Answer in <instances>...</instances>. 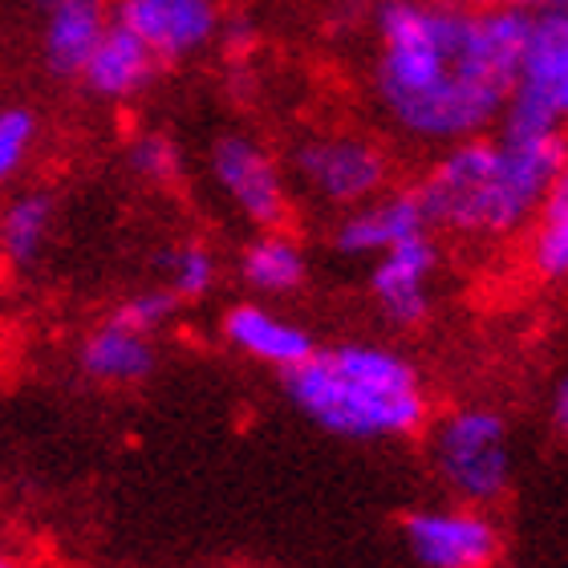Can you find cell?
Listing matches in <instances>:
<instances>
[{
    "label": "cell",
    "mask_w": 568,
    "mask_h": 568,
    "mask_svg": "<svg viewBox=\"0 0 568 568\" xmlns=\"http://www.w3.org/2000/svg\"><path fill=\"white\" fill-rule=\"evenodd\" d=\"M45 65L58 78H78L110 24L106 0H45Z\"/></svg>",
    "instance_id": "cell-13"
},
{
    "label": "cell",
    "mask_w": 568,
    "mask_h": 568,
    "mask_svg": "<svg viewBox=\"0 0 568 568\" xmlns=\"http://www.w3.org/2000/svg\"><path fill=\"white\" fill-rule=\"evenodd\" d=\"M33 139H37L33 110L24 106L0 110V183H9L21 171L29 151H33Z\"/></svg>",
    "instance_id": "cell-20"
},
{
    "label": "cell",
    "mask_w": 568,
    "mask_h": 568,
    "mask_svg": "<svg viewBox=\"0 0 568 568\" xmlns=\"http://www.w3.org/2000/svg\"><path fill=\"white\" fill-rule=\"evenodd\" d=\"M224 337L236 345L240 354H248L252 362H264V366L284 369L301 366L317 345L301 325L276 317L273 308L264 305H236L224 317Z\"/></svg>",
    "instance_id": "cell-14"
},
{
    "label": "cell",
    "mask_w": 568,
    "mask_h": 568,
    "mask_svg": "<svg viewBox=\"0 0 568 568\" xmlns=\"http://www.w3.org/2000/svg\"><path fill=\"white\" fill-rule=\"evenodd\" d=\"M568 110V9L548 0L528 12V41L520 53L516 85L499 114L504 139H560Z\"/></svg>",
    "instance_id": "cell-5"
},
{
    "label": "cell",
    "mask_w": 568,
    "mask_h": 568,
    "mask_svg": "<svg viewBox=\"0 0 568 568\" xmlns=\"http://www.w3.org/2000/svg\"><path fill=\"white\" fill-rule=\"evenodd\" d=\"M131 166L146 183H171L183 171V159H179V146L166 134L151 131L131 142Z\"/></svg>",
    "instance_id": "cell-22"
},
{
    "label": "cell",
    "mask_w": 568,
    "mask_h": 568,
    "mask_svg": "<svg viewBox=\"0 0 568 568\" xmlns=\"http://www.w3.org/2000/svg\"><path fill=\"white\" fill-rule=\"evenodd\" d=\"M410 557L423 568H496L504 557V532L487 508H418L403 520Z\"/></svg>",
    "instance_id": "cell-7"
},
{
    "label": "cell",
    "mask_w": 568,
    "mask_h": 568,
    "mask_svg": "<svg viewBox=\"0 0 568 568\" xmlns=\"http://www.w3.org/2000/svg\"><path fill=\"white\" fill-rule=\"evenodd\" d=\"M114 24L131 29L159 61H183L220 33L215 0H119Z\"/></svg>",
    "instance_id": "cell-9"
},
{
    "label": "cell",
    "mask_w": 568,
    "mask_h": 568,
    "mask_svg": "<svg viewBox=\"0 0 568 568\" xmlns=\"http://www.w3.org/2000/svg\"><path fill=\"white\" fill-rule=\"evenodd\" d=\"M4 276H9V261H4V252H0V284H4Z\"/></svg>",
    "instance_id": "cell-26"
},
{
    "label": "cell",
    "mask_w": 568,
    "mask_h": 568,
    "mask_svg": "<svg viewBox=\"0 0 568 568\" xmlns=\"http://www.w3.org/2000/svg\"><path fill=\"white\" fill-rule=\"evenodd\" d=\"M378 98L406 134L463 142L499 122L528 41V12L459 0H382Z\"/></svg>",
    "instance_id": "cell-1"
},
{
    "label": "cell",
    "mask_w": 568,
    "mask_h": 568,
    "mask_svg": "<svg viewBox=\"0 0 568 568\" xmlns=\"http://www.w3.org/2000/svg\"><path fill=\"white\" fill-rule=\"evenodd\" d=\"M284 394L308 423L354 443L410 438L430 423L418 369L386 345L313 349L301 366L284 369Z\"/></svg>",
    "instance_id": "cell-3"
},
{
    "label": "cell",
    "mask_w": 568,
    "mask_h": 568,
    "mask_svg": "<svg viewBox=\"0 0 568 568\" xmlns=\"http://www.w3.org/2000/svg\"><path fill=\"white\" fill-rule=\"evenodd\" d=\"M435 268L438 248L426 232L394 244L390 252H382V261L374 264V276H369V293L394 325H418L430 313V276H435Z\"/></svg>",
    "instance_id": "cell-10"
},
{
    "label": "cell",
    "mask_w": 568,
    "mask_h": 568,
    "mask_svg": "<svg viewBox=\"0 0 568 568\" xmlns=\"http://www.w3.org/2000/svg\"><path fill=\"white\" fill-rule=\"evenodd\" d=\"M212 171L215 183L227 191V200L236 203L240 212L248 215L252 224H261L264 232L288 220V187L276 159L264 146H256L252 139H220L212 151Z\"/></svg>",
    "instance_id": "cell-8"
},
{
    "label": "cell",
    "mask_w": 568,
    "mask_h": 568,
    "mask_svg": "<svg viewBox=\"0 0 568 568\" xmlns=\"http://www.w3.org/2000/svg\"><path fill=\"white\" fill-rule=\"evenodd\" d=\"M532 268L545 281H565L568 273V179L552 183L532 215Z\"/></svg>",
    "instance_id": "cell-18"
},
{
    "label": "cell",
    "mask_w": 568,
    "mask_h": 568,
    "mask_svg": "<svg viewBox=\"0 0 568 568\" xmlns=\"http://www.w3.org/2000/svg\"><path fill=\"white\" fill-rule=\"evenodd\" d=\"M565 179V134L560 139H463L438 159L415 191L426 224L455 236H511L536 215L552 183Z\"/></svg>",
    "instance_id": "cell-2"
},
{
    "label": "cell",
    "mask_w": 568,
    "mask_h": 568,
    "mask_svg": "<svg viewBox=\"0 0 568 568\" xmlns=\"http://www.w3.org/2000/svg\"><path fill=\"white\" fill-rule=\"evenodd\" d=\"M565 423H568V386L560 382L557 394H552V426H557V430H565Z\"/></svg>",
    "instance_id": "cell-24"
},
{
    "label": "cell",
    "mask_w": 568,
    "mask_h": 568,
    "mask_svg": "<svg viewBox=\"0 0 568 568\" xmlns=\"http://www.w3.org/2000/svg\"><path fill=\"white\" fill-rule=\"evenodd\" d=\"M179 308V296L166 293V288H146V293H134L126 296L119 305V313H114V325H122V329L131 333H142V337H151L159 325H166V321L175 317Z\"/></svg>",
    "instance_id": "cell-21"
},
{
    "label": "cell",
    "mask_w": 568,
    "mask_h": 568,
    "mask_svg": "<svg viewBox=\"0 0 568 568\" xmlns=\"http://www.w3.org/2000/svg\"><path fill=\"white\" fill-rule=\"evenodd\" d=\"M159 65H163V61L154 58L131 29H122V24L110 21L106 33H102V41L94 45V53L85 58L78 78L90 85V94L110 98V102H126V98L142 94V90L154 82Z\"/></svg>",
    "instance_id": "cell-12"
},
{
    "label": "cell",
    "mask_w": 568,
    "mask_h": 568,
    "mask_svg": "<svg viewBox=\"0 0 568 568\" xmlns=\"http://www.w3.org/2000/svg\"><path fill=\"white\" fill-rule=\"evenodd\" d=\"M0 568H24V565L17 557H12L9 548H0Z\"/></svg>",
    "instance_id": "cell-25"
},
{
    "label": "cell",
    "mask_w": 568,
    "mask_h": 568,
    "mask_svg": "<svg viewBox=\"0 0 568 568\" xmlns=\"http://www.w3.org/2000/svg\"><path fill=\"white\" fill-rule=\"evenodd\" d=\"M293 171L317 200L362 207L386 187L390 163L378 142L357 134H317L293 151Z\"/></svg>",
    "instance_id": "cell-6"
},
{
    "label": "cell",
    "mask_w": 568,
    "mask_h": 568,
    "mask_svg": "<svg viewBox=\"0 0 568 568\" xmlns=\"http://www.w3.org/2000/svg\"><path fill=\"white\" fill-rule=\"evenodd\" d=\"M49 227H53V200L41 195V191L17 195L4 207V215H0V252H4L9 268L37 264V256H41L49 240Z\"/></svg>",
    "instance_id": "cell-16"
},
{
    "label": "cell",
    "mask_w": 568,
    "mask_h": 568,
    "mask_svg": "<svg viewBox=\"0 0 568 568\" xmlns=\"http://www.w3.org/2000/svg\"><path fill=\"white\" fill-rule=\"evenodd\" d=\"M418 232H426L423 203H418L415 191H398V195L369 200L362 207H354L337 224L333 244L345 256H382V252H390L394 244H403V240L418 236Z\"/></svg>",
    "instance_id": "cell-11"
},
{
    "label": "cell",
    "mask_w": 568,
    "mask_h": 568,
    "mask_svg": "<svg viewBox=\"0 0 568 568\" xmlns=\"http://www.w3.org/2000/svg\"><path fill=\"white\" fill-rule=\"evenodd\" d=\"M163 268H166V293H175L179 301L187 296V301H195V296L212 293L215 288V256L212 248H203V244H175V248L163 256Z\"/></svg>",
    "instance_id": "cell-19"
},
{
    "label": "cell",
    "mask_w": 568,
    "mask_h": 568,
    "mask_svg": "<svg viewBox=\"0 0 568 568\" xmlns=\"http://www.w3.org/2000/svg\"><path fill=\"white\" fill-rule=\"evenodd\" d=\"M467 9H520V12H536L545 9L548 0H459Z\"/></svg>",
    "instance_id": "cell-23"
},
{
    "label": "cell",
    "mask_w": 568,
    "mask_h": 568,
    "mask_svg": "<svg viewBox=\"0 0 568 568\" xmlns=\"http://www.w3.org/2000/svg\"><path fill=\"white\" fill-rule=\"evenodd\" d=\"M244 281L261 293H293L305 284V252L296 240H288L284 232H264L261 240H252L244 252Z\"/></svg>",
    "instance_id": "cell-17"
},
{
    "label": "cell",
    "mask_w": 568,
    "mask_h": 568,
    "mask_svg": "<svg viewBox=\"0 0 568 568\" xmlns=\"http://www.w3.org/2000/svg\"><path fill=\"white\" fill-rule=\"evenodd\" d=\"M82 369L85 378L102 382V386H139L151 378L154 369V345L151 337L131 333L106 321L102 329H94L82 345Z\"/></svg>",
    "instance_id": "cell-15"
},
{
    "label": "cell",
    "mask_w": 568,
    "mask_h": 568,
    "mask_svg": "<svg viewBox=\"0 0 568 568\" xmlns=\"http://www.w3.org/2000/svg\"><path fill=\"white\" fill-rule=\"evenodd\" d=\"M430 467L467 508H491L511 487V435L491 406H459L430 426Z\"/></svg>",
    "instance_id": "cell-4"
}]
</instances>
